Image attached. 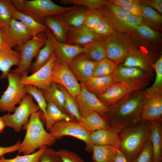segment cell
I'll return each instance as SVG.
<instances>
[{
	"mask_svg": "<svg viewBox=\"0 0 162 162\" xmlns=\"http://www.w3.org/2000/svg\"><path fill=\"white\" fill-rule=\"evenodd\" d=\"M10 0L17 11L44 25L46 17L53 15H64L75 6H62L50 0Z\"/></svg>",
	"mask_w": 162,
	"mask_h": 162,
	"instance_id": "4",
	"label": "cell"
},
{
	"mask_svg": "<svg viewBox=\"0 0 162 162\" xmlns=\"http://www.w3.org/2000/svg\"><path fill=\"white\" fill-rule=\"evenodd\" d=\"M52 81L63 86L74 98L80 92L81 85L67 65L56 62L52 71Z\"/></svg>",
	"mask_w": 162,
	"mask_h": 162,
	"instance_id": "14",
	"label": "cell"
},
{
	"mask_svg": "<svg viewBox=\"0 0 162 162\" xmlns=\"http://www.w3.org/2000/svg\"><path fill=\"white\" fill-rule=\"evenodd\" d=\"M75 6L63 15L69 27H79L84 24L85 14L88 9L84 6Z\"/></svg>",
	"mask_w": 162,
	"mask_h": 162,
	"instance_id": "34",
	"label": "cell"
},
{
	"mask_svg": "<svg viewBox=\"0 0 162 162\" xmlns=\"http://www.w3.org/2000/svg\"><path fill=\"white\" fill-rule=\"evenodd\" d=\"M151 128L152 123L142 121L119 132L118 149L130 162L137 156L148 140Z\"/></svg>",
	"mask_w": 162,
	"mask_h": 162,
	"instance_id": "2",
	"label": "cell"
},
{
	"mask_svg": "<svg viewBox=\"0 0 162 162\" xmlns=\"http://www.w3.org/2000/svg\"><path fill=\"white\" fill-rule=\"evenodd\" d=\"M137 32L142 36L149 39L159 38V35L156 32L148 26L142 24L137 26L135 29Z\"/></svg>",
	"mask_w": 162,
	"mask_h": 162,
	"instance_id": "47",
	"label": "cell"
},
{
	"mask_svg": "<svg viewBox=\"0 0 162 162\" xmlns=\"http://www.w3.org/2000/svg\"><path fill=\"white\" fill-rule=\"evenodd\" d=\"M91 30L105 38L113 33V25L110 21L104 16L97 25Z\"/></svg>",
	"mask_w": 162,
	"mask_h": 162,
	"instance_id": "42",
	"label": "cell"
},
{
	"mask_svg": "<svg viewBox=\"0 0 162 162\" xmlns=\"http://www.w3.org/2000/svg\"><path fill=\"white\" fill-rule=\"evenodd\" d=\"M104 39L94 41L82 46L85 50L83 53L84 56L87 59L97 62L107 58Z\"/></svg>",
	"mask_w": 162,
	"mask_h": 162,
	"instance_id": "27",
	"label": "cell"
},
{
	"mask_svg": "<svg viewBox=\"0 0 162 162\" xmlns=\"http://www.w3.org/2000/svg\"><path fill=\"white\" fill-rule=\"evenodd\" d=\"M42 91L47 104L50 102L54 103L62 111L66 114L64 108V94L56 83L52 82L48 89Z\"/></svg>",
	"mask_w": 162,
	"mask_h": 162,
	"instance_id": "35",
	"label": "cell"
},
{
	"mask_svg": "<svg viewBox=\"0 0 162 162\" xmlns=\"http://www.w3.org/2000/svg\"><path fill=\"white\" fill-rule=\"evenodd\" d=\"M47 147L44 146L34 153L22 155H17L10 159L0 158V162H40V156Z\"/></svg>",
	"mask_w": 162,
	"mask_h": 162,
	"instance_id": "39",
	"label": "cell"
},
{
	"mask_svg": "<svg viewBox=\"0 0 162 162\" xmlns=\"http://www.w3.org/2000/svg\"><path fill=\"white\" fill-rule=\"evenodd\" d=\"M118 148L108 146L94 145L92 151L94 162H112Z\"/></svg>",
	"mask_w": 162,
	"mask_h": 162,
	"instance_id": "32",
	"label": "cell"
},
{
	"mask_svg": "<svg viewBox=\"0 0 162 162\" xmlns=\"http://www.w3.org/2000/svg\"><path fill=\"white\" fill-rule=\"evenodd\" d=\"M153 153L149 138L137 156L132 162H152Z\"/></svg>",
	"mask_w": 162,
	"mask_h": 162,
	"instance_id": "44",
	"label": "cell"
},
{
	"mask_svg": "<svg viewBox=\"0 0 162 162\" xmlns=\"http://www.w3.org/2000/svg\"><path fill=\"white\" fill-rule=\"evenodd\" d=\"M21 76L10 72L7 77L8 85L0 98V111L13 112L27 94L26 86L21 81Z\"/></svg>",
	"mask_w": 162,
	"mask_h": 162,
	"instance_id": "5",
	"label": "cell"
},
{
	"mask_svg": "<svg viewBox=\"0 0 162 162\" xmlns=\"http://www.w3.org/2000/svg\"><path fill=\"white\" fill-rule=\"evenodd\" d=\"M97 63L87 59L82 54L73 59L68 66L78 81L84 83L93 77Z\"/></svg>",
	"mask_w": 162,
	"mask_h": 162,
	"instance_id": "15",
	"label": "cell"
},
{
	"mask_svg": "<svg viewBox=\"0 0 162 162\" xmlns=\"http://www.w3.org/2000/svg\"><path fill=\"white\" fill-rule=\"evenodd\" d=\"M112 75L92 77L82 83L90 92L98 95L104 92L113 82Z\"/></svg>",
	"mask_w": 162,
	"mask_h": 162,
	"instance_id": "31",
	"label": "cell"
},
{
	"mask_svg": "<svg viewBox=\"0 0 162 162\" xmlns=\"http://www.w3.org/2000/svg\"><path fill=\"white\" fill-rule=\"evenodd\" d=\"M146 3L159 13L162 12V0H151L145 1Z\"/></svg>",
	"mask_w": 162,
	"mask_h": 162,
	"instance_id": "50",
	"label": "cell"
},
{
	"mask_svg": "<svg viewBox=\"0 0 162 162\" xmlns=\"http://www.w3.org/2000/svg\"><path fill=\"white\" fill-rule=\"evenodd\" d=\"M129 93L126 87L118 82H114L98 98L108 106L116 104Z\"/></svg>",
	"mask_w": 162,
	"mask_h": 162,
	"instance_id": "25",
	"label": "cell"
},
{
	"mask_svg": "<svg viewBox=\"0 0 162 162\" xmlns=\"http://www.w3.org/2000/svg\"><path fill=\"white\" fill-rule=\"evenodd\" d=\"M48 131L56 139L68 136L80 140L85 143L86 151L92 152L94 145L91 140L90 133L80 122L74 121L59 122Z\"/></svg>",
	"mask_w": 162,
	"mask_h": 162,
	"instance_id": "9",
	"label": "cell"
},
{
	"mask_svg": "<svg viewBox=\"0 0 162 162\" xmlns=\"http://www.w3.org/2000/svg\"><path fill=\"white\" fill-rule=\"evenodd\" d=\"M46 39V32H40L33 36L26 43L16 47L15 50L20 53V61L17 67L10 72L19 74L21 76L28 74L33 59L44 46Z\"/></svg>",
	"mask_w": 162,
	"mask_h": 162,
	"instance_id": "7",
	"label": "cell"
},
{
	"mask_svg": "<svg viewBox=\"0 0 162 162\" xmlns=\"http://www.w3.org/2000/svg\"><path fill=\"white\" fill-rule=\"evenodd\" d=\"M40 110L32 96L26 94L19 106L16 107L13 113L5 114L2 117L6 126L19 132L28 122L31 115Z\"/></svg>",
	"mask_w": 162,
	"mask_h": 162,
	"instance_id": "8",
	"label": "cell"
},
{
	"mask_svg": "<svg viewBox=\"0 0 162 162\" xmlns=\"http://www.w3.org/2000/svg\"><path fill=\"white\" fill-rule=\"evenodd\" d=\"M118 133L116 129L112 127L92 132L90 136L94 145L108 146L118 148L119 143Z\"/></svg>",
	"mask_w": 162,
	"mask_h": 162,
	"instance_id": "23",
	"label": "cell"
},
{
	"mask_svg": "<svg viewBox=\"0 0 162 162\" xmlns=\"http://www.w3.org/2000/svg\"><path fill=\"white\" fill-rule=\"evenodd\" d=\"M40 118L42 122H44L47 131L59 122L74 121L70 116L63 112L52 102L47 103L46 114L44 115L41 111Z\"/></svg>",
	"mask_w": 162,
	"mask_h": 162,
	"instance_id": "24",
	"label": "cell"
},
{
	"mask_svg": "<svg viewBox=\"0 0 162 162\" xmlns=\"http://www.w3.org/2000/svg\"><path fill=\"white\" fill-rule=\"evenodd\" d=\"M118 66L107 58L97 62L93 73V77L112 75Z\"/></svg>",
	"mask_w": 162,
	"mask_h": 162,
	"instance_id": "37",
	"label": "cell"
},
{
	"mask_svg": "<svg viewBox=\"0 0 162 162\" xmlns=\"http://www.w3.org/2000/svg\"><path fill=\"white\" fill-rule=\"evenodd\" d=\"M44 23L58 42L66 43L69 27L63 15H53L46 17Z\"/></svg>",
	"mask_w": 162,
	"mask_h": 162,
	"instance_id": "19",
	"label": "cell"
},
{
	"mask_svg": "<svg viewBox=\"0 0 162 162\" xmlns=\"http://www.w3.org/2000/svg\"><path fill=\"white\" fill-rule=\"evenodd\" d=\"M114 82L124 85L129 93L143 89L152 78L148 74L136 68L118 66L112 75Z\"/></svg>",
	"mask_w": 162,
	"mask_h": 162,
	"instance_id": "6",
	"label": "cell"
},
{
	"mask_svg": "<svg viewBox=\"0 0 162 162\" xmlns=\"http://www.w3.org/2000/svg\"><path fill=\"white\" fill-rule=\"evenodd\" d=\"M104 39L83 24L79 27H69L66 43L83 46L94 41Z\"/></svg>",
	"mask_w": 162,
	"mask_h": 162,
	"instance_id": "16",
	"label": "cell"
},
{
	"mask_svg": "<svg viewBox=\"0 0 162 162\" xmlns=\"http://www.w3.org/2000/svg\"><path fill=\"white\" fill-rule=\"evenodd\" d=\"M62 162H85L77 153L67 149L57 151Z\"/></svg>",
	"mask_w": 162,
	"mask_h": 162,
	"instance_id": "45",
	"label": "cell"
},
{
	"mask_svg": "<svg viewBox=\"0 0 162 162\" xmlns=\"http://www.w3.org/2000/svg\"><path fill=\"white\" fill-rule=\"evenodd\" d=\"M47 39L44 46L40 50L37 58L32 64L29 71L34 73L44 66L49 60L53 53L58 41L47 28L46 31Z\"/></svg>",
	"mask_w": 162,
	"mask_h": 162,
	"instance_id": "18",
	"label": "cell"
},
{
	"mask_svg": "<svg viewBox=\"0 0 162 162\" xmlns=\"http://www.w3.org/2000/svg\"><path fill=\"white\" fill-rule=\"evenodd\" d=\"M16 10L10 0H0V30L8 27Z\"/></svg>",
	"mask_w": 162,
	"mask_h": 162,
	"instance_id": "36",
	"label": "cell"
},
{
	"mask_svg": "<svg viewBox=\"0 0 162 162\" xmlns=\"http://www.w3.org/2000/svg\"><path fill=\"white\" fill-rule=\"evenodd\" d=\"M104 17L98 10H88L86 12L84 25L91 30L95 27Z\"/></svg>",
	"mask_w": 162,
	"mask_h": 162,
	"instance_id": "41",
	"label": "cell"
},
{
	"mask_svg": "<svg viewBox=\"0 0 162 162\" xmlns=\"http://www.w3.org/2000/svg\"><path fill=\"white\" fill-rule=\"evenodd\" d=\"M112 162H131L124 154L118 148Z\"/></svg>",
	"mask_w": 162,
	"mask_h": 162,
	"instance_id": "52",
	"label": "cell"
},
{
	"mask_svg": "<svg viewBox=\"0 0 162 162\" xmlns=\"http://www.w3.org/2000/svg\"><path fill=\"white\" fill-rule=\"evenodd\" d=\"M152 149V162L162 161V122L152 123L149 136Z\"/></svg>",
	"mask_w": 162,
	"mask_h": 162,
	"instance_id": "26",
	"label": "cell"
},
{
	"mask_svg": "<svg viewBox=\"0 0 162 162\" xmlns=\"http://www.w3.org/2000/svg\"><path fill=\"white\" fill-rule=\"evenodd\" d=\"M56 62L53 52L48 61L36 72L30 75L26 74L21 76V82L25 86H32L42 91L48 89L52 82V71Z\"/></svg>",
	"mask_w": 162,
	"mask_h": 162,
	"instance_id": "11",
	"label": "cell"
},
{
	"mask_svg": "<svg viewBox=\"0 0 162 162\" xmlns=\"http://www.w3.org/2000/svg\"><path fill=\"white\" fill-rule=\"evenodd\" d=\"M64 97V108L67 114L74 121L80 122L82 117L80 113L75 98L64 87L57 84Z\"/></svg>",
	"mask_w": 162,
	"mask_h": 162,
	"instance_id": "33",
	"label": "cell"
},
{
	"mask_svg": "<svg viewBox=\"0 0 162 162\" xmlns=\"http://www.w3.org/2000/svg\"><path fill=\"white\" fill-rule=\"evenodd\" d=\"M40 162H62L57 151L47 147L41 154Z\"/></svg>",
	"mask_w": 162,
	"mask_h": 162,
	"instance_id": "46",
	"label": "cell"
},
{
	"mask_svg": "<svg viewBox=\"0 0 162 162\" xmlns=\"http://www.w3.org/2000/svg\"><path fill=\"white\" fill-rule=\"evenodd\" d=\"M81 46L57 42L54 54L56 62L59 64L68 65V63L79 55L84 53Z\"/></svg>",
	"mask_w": 162,
	"mask_h": 162,
	"instance_id": "21",
	"label": "cell"
},
{
	"mask_svg": "<svg viewBox=\"0 0 162 162\" xmlns=\"http://www.w3.org/2000/svg\"><path fill=\"white\" fill-rule=\"evenodd\" d=\"M26 86L27 94L30 95L34 99L40 110L44 115H45L47 104L45 100L42 91L32 86Z\"/></svg>",
	"mask_w": 162,
	"mask_h": 162,
	"instance_id": "40",
	"label": "cell"
},
{
	"mask_svg": "<svg viewBox=\"0 0 162 162\" xmlns=\"http://www.w3.org/2000/svg\"><path fill=\"white\" fill-rule=\"evenodd\" d=\"M80 122L90 133L98 130L108 129L112 127L107 118L96 112L82 117Z\"/></svg>",
	"mask_w": 162,
	"mask_h": 162,
	"instance_id": "28",
	"label": "cell"
},
{
	"mask_svg": "<svg viewBox=\"0 0 162 162\" xmlns=\"http://www.w3.org/2000/svg\"><path fill=\"white\" fill-rule=\"evenodd\" d=\"M140 120L151 123L162 122V96L148 99L142 106Z\"/></svg>",
	"mask_w": 162,
	"mask_h": 162,
	"instance_id": "20",
	"label": "cell"
},
{
	"mask_svg": "<svg viewBox=\"0 0 162 162\" xmlns=\"http://www.w3.org/2000/svg\"><path fill=\"white\" fill-rule=\"evenodd\" d=\"M134 0H110L108 2L113 5L119 7H122L136 2Z\"/></svg>",
	"mask_w": 162,
	"mask_h": 162,
	"instance_id": "51",
	"label": "cell"
},
{
	"mask_svg": "<svg viewBox=\"0 0 162 162\" xmlns=\"http://www.w3.org/2000/svg\"><path fill=\"white\" fill-rule=\"evenodd\" d=\"M3 40L12 48L28 42L33 37L21 22L12 19L8 27L0 30Z\"/></svg>",
	"mask_w": 162,
	"mask_h": 162,
	"instance_id": "13",
	"label": "cell"
},
{
	"mask_svg": "<svg viewBox=\"0 0 162 162\" xmlns=\"http://www.w3.org/2000/svg\"><path fill=\"white\" fill-rule=\"evenodd\" d=\"M41 112L40 110L33 113L28 122L23 127L26 133L20 144L19 154H30L37 148L51 146L56 142V139L44 128L40 118Z\"/></svg>",
	"mask_w": 162,
	"mask_h": 162,
	"instance_id": "3",
	"label": "cell"
},
{
	"mask_svg": "<svg viewBox=\"0 0 162 162\" xmlns=\"http://www.w3.org/2000/svg\"><path fill=\"white\" fill-rule=\"evenodd\" d=\"M121 8L131 15L136 16L145 18L141 11L139 1L136 0L134 3Z\"/></svg>",
	"mask_w": 162,
	"mask_h": 162,
	"instance_id": "48",
	"label": "cell"
},
{
	"mask_svg": "<svg viewBox=\"0 0 162 162\" xmlns=\"http://www.w3.org/2000/svg\"><path fill=\"white\" fill-rule=\"evenodd\" d=\"M21 59L20 52L6 44L0 47V71L2 74L0 79L7 78L11 68L19 65Z\"/></svg>",
	"mask_w": 162,
	"mask_h": 162,
	"instance_id": "17",
	"label": "cell"
},
{
	"mask_svg": "<svg viewBox=\"0 0 162 162\" xmlns=\"http://www.w3.org/2000/svg\"><path fill=\"white\" fill-rule=\"evenodd\" d=\"M141 11L145 18L158 24L162 23V16L155 10L146 4L139 3Z\"/></svg>",
	"mask_w": 162,
	"mask_h": 162,
	"instance_id": "43",
	"label": "cell"
},
{
	"mask_svg": "<svg viewBox=\"0 0 162 162\" xmlns=\"http://www.w3.org/2000/svg\"><path fill=\"white\" fill-rule=\"evenodd\" d=\"M64 4H73L86 7L89 10H98L104 7L107 1L104 0H61Z\"/></svg>",
	"mask_w": 162,
	"mask_h": 162,
	"instance_id": "38",
	"label": "cell"
},
{
	"mask_svg": "<svg viewBox=\"0 0 162 162\" xmlns=\"http://www.w3.org/2000/svg\"><path fill=\"white\" fill-rule=\"evenodd\" d=\"M6 126L2 116H0V133H2Z\"/></svg>",
	"mask_w": 162,
	"mask_h": 162,
	"instance_id": "53",
	"label": "cell"
},
{
	"mask_svg": "<svg viewBox=\"0 0 162 162\" xmlns=\"http://www.w3.org/2000/svg\"><path fill=\"white\" fill-rule=\"evenodd\" d=\"M12 19L21 22L33 37L38 34L46 32L47 28L31 16L16 10L13 14Z\"/></svg>",
	"mask_w": 162,
	"mask_h": 162,
	"instance_id": "30",
	"label": "cell"
},
{
	"mask_svg": "<svg viewBox=\"0 0 162 162\" xmlns=\"http://www.w3.org/2000/svg\"><path fill=\"white\" fill-rule=\"evenodd\" d=\"M107 57L118 65L122 63L132 48L126 38L114 33L104 39Z\"/></svg>",
	"mask_w": 162,
	"mask_h": 162,
	"instance_id": "12",
	"label": "cell"
},
{
	"mask_svg": "<svg viewBox=\"0 0 162 162\" xmlns=\"http://www.w3.org/2000/svg\"><path fill=\"white\" fill-rule=\"evenodd\" d=\"M81 91L75 98L82 117L94 112L97 113L107 119L109 106L101 102L95 94L88 90L82 83Z\"/></svg>",
	"mask_w": 162,
	"mask_h": 162,
	"instance_id": "10",
	"label": "cell"
},
{
	"mask_svg": "<svg viewBox=\"0 0 162 162\" xmlns=\"http://www.w3.org/2000/svg\"><path fill=\"white\" fill-rule=\"evenodd\" d=\"M155 71L156 76L152 85L144 90L145 93L148 99L162 96V56L152 65Z\"/></svg>",
	"mask_w": 162,
	"mask_h": 162,
	"instance_id": "29",
	"label": "cell"
},
{
	"mask_svg": "<svg viewBox=\"0 0 162 162\" xmlns=\"http://www.w3.org/2000/svg\"><path fill=\"white\" fill-rule=\"evenodd\" d=\"M148 99L144 90H140L128 94L109 106L106 117L112 127L119 132L140 122L142 106Z\"/></svg>",
	"mask_w": 162,
	"mask_h": 162,
	"instance_id": "1",
	"label": "cell"
},
{
	"mask_svg": "<svg viewBox=\"0 0 162 162\" xmlns=\"http://www.w3.org/2000/svg\"><path fill=\"white\" fill-rule=\"evenodd\" d=\"M20 142V141H19L14 145L8 147H4L0 146V158L4 154L18 151Z\"/></svg>",
	"mask_w": 162,
	"mask_h": 162,
	"instance_id": "49",
	"label": "cell"
},
{
	"mask_svg": "<svg viewBox=\"0 0 162 162\" xmlns=\"http://www.w3.org/2000/svg\"><path fill=\"white\" fill-rule=\"evenodd\" d=\"M121 66L137 68L146 72L152 78L153 76L152 65L147 57L141 52L133 48Z\"/></svg>",
	"mask_w": 162,
	"mask_h": 162,
	"instance_id": "22",
	"label": "cell"
}]
</instances>
